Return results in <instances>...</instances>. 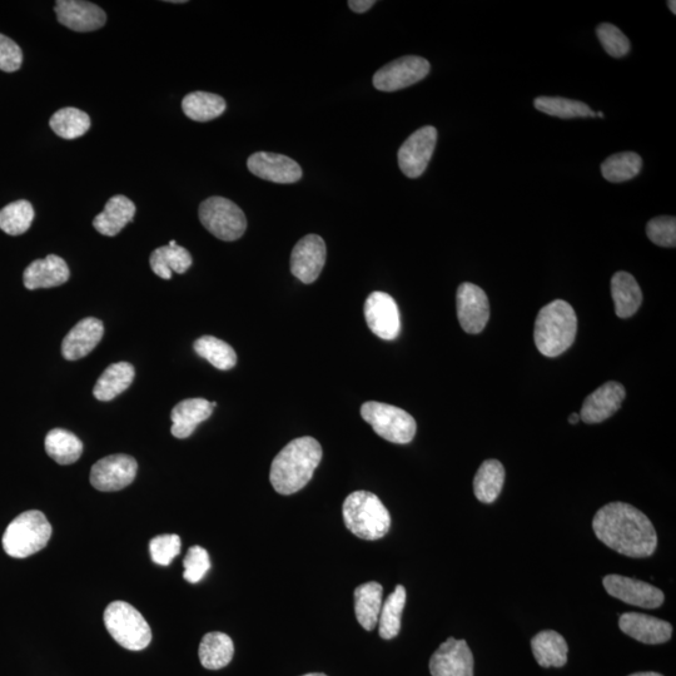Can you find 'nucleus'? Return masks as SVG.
Here are the masks:
<instances>
[{
  "mask_svg": "<svg viewBox=\"0 0 676 676\" xmlns=\"http://www.w3.org/2000/svg\"><path fill=\"white\" fill-rule=\"evenodd\" d=\"M225 99L217 94L193 92L187 94L182 101V109L186 116L196 122H210L225 113Z\"/></svg>",
  "mask_w": 676,
  "mask_h": 676,
  "instance_id": "2f4dec72",
  "label": "nucleus"
},
{
  "mask_svg": "<svg viewBox=\"0 0 676 676\" xmlns=\"http://www.w3.org/2000/svg\"><path fill=\"white\" fill-rule=\"evenodd\" d=\"M134 376L136 371L128 362L113 364L99 377L93 395L99 401H112L132 385Z\"/></svg>",
  "mask_w": 676,
  "mask_h": 676,
  "instance_id": "cd10ccee",
  "label": "nucleus"
},
{
  "mask_svg": "<svg viewBox=\"0 0 676 676\" xmlns=\"http://www.w3.org/2000/svg\"><path fill=\"white\" fill-rule=\"evenodd\" d=\"M183 566H185L183 578L191 584L200 583L211 569L210 555L201 546H192L183 560Z\"/></svg>",
  "mask_w": 676,
  "mask_h": 676,
  "instance_id": "79ce46f5",
  "label": "nucleus"
},
{
  "mask_svg": "<svg viewBox=\"0 0 676 676\" xmlns=\"http://www.w3.org/2000/svg\"><path fill=\"white\" fill-rule=\"evenodd\" d=\"M365 318L367 326L382 340L392 341L401 332L399 306L385 292H372L365 302Z\"/></svg>",
  "mask_w": 676,
  "mask_h": 676,
  "instance_id": "9b49d317",
  "label": "nucleus"
},
{
  "mask_svg": "<svg viewBox=\"0 0 676 676\" xmlns=\"http://www.w3.org/2000/svg\"><path fill=\"white\" fill-rule=\"evenodd\" d=\"M629 676H663V675L654 673V671H646V673H635Z\"/></svg>",
  "mask_w": 676,
  "mask_h": 676,
  "instance_id": "49530a36",
  "label": "nucleus"
},
{
  "mask_svg": "<svg viewBox=\"0 0 676 676\" xmlns=\"http://www.w3.org/2000/svg\"><path fill=\"white\" fill-rule=\"evenodd\" d=\"M535 108L551 117L563 119L595 117L588 104L560 97H539L535 99Z\"/></svg>",
  "mask_w": 676,
  "mask_h": 676,
  "instance_id": "58836bf2",
  "label": "nucleus"
},
{
  "mask_svg": "<svg viewBox=\"0 0 676 676\" xmlns=\"http://www.w3.org/2000/svg\"><path fill=\"white\" fill-rule=\"evenodd\" d=\"M52 525L38 510L26 511L9 524L3 535L4 551L12 558L26 559L46 548Z\"/></svg>",
  "mask_w": 676,
  "mask_h": 676,
  "instance_id": "39448f33",
  "label": "nucleus"
},
{
  "mask_svg": "<svg viewBox=\"0 0 676 676\" xmlns=\"http://www.w3.org/2000/svg\"><path fill=\"white\" fill-rule=\"evenodd\" d=\"M213 407L206 399H188L173 407L171 420L172 435L177 439H187L201 422L210 419Z\"/></svg>",
  "mask_w": 676,
  "mask_h": 676,
  "instance_id": "5701e85b",
  "label": "nucleus"
},
{
  "mask_svg": "<svg viewBox=\"0 0 676 676\" xmlns=\"http://www.w3.org/2000/svg\"><path fill=\"white\" fill-rule=\"evenodd\" d=\"M137 470V461L132 456L103 457L92 467L91 484L99 491H119L132 484L136 479Z\"/></svg>",
  "mask_w": 676,
  "mask_h": 676,
  "instance_id": "f8f14e48",
  "label": "nucleus"
},
{
  "mask_svg": "<svg viewBox=\"0 0 676 676\" xmlns=\"http://www.w3.org/2000/svg\"><path fill=\"white\" fill-rule=\"evenodd\" d=\"M374 0H350L349 7L356 13H365L374 7Z\"/></svg>",
  "mask_w": 676,
  "mask_h": 676,
  "instance_id": "a18cd8bd",
  "label": "nucleus"
},
{
  "mask_svg": "<svg viewBox=\"0 0 676 676\" xmlns=\"http://www.w3.org/2000/svg\"><path fill=\"white\" fill-rule=\"evenodd\" d=\"M601 46L614 58L625 57L630 51V42L619 28L610 23L600 24L596 29Z\"/></svg>",
  "mask_w": 676,
  "mask_h": 676,
  "instance_id": "ea45409f",
  "label": "nucleus"
},
{
  "mask_svg": "<svg viewBox=\"0 0 676 676\" xmlns=\"http://www.w3.org/2000/svg\"><path fill=\"white\" fill-rule=\"evenodd\" d=\"M505 481V469L500 461L491 459L482 462L474 480L477 500L492 504L501 494Z\"/></svg>",
  "mask_w": 676,
  "mask_h": 676,
  "instance_id": "7c9ffc66",
  "label": "nucleus"
},
{
  "mask_svg": "<svg viewBox=\"0 0 676 676\" xmlns=\"http://www.w3.org/2000/svg\"><path fill=\"white\" fill-rule=\"evenodd\" d=\"M457 318L462 330L471 335L484 331L490 318V303L481 287L462 283L457 288Z\"/></svg>",
  "mask_w": 676,
  "mask_h": 676,
  "instance_id": "ddd939ff",
  "label": "nucleus"
},
{
  "mask_svg": "<svg viewBox=\"0 0 676 676\" xmlns=\"http://www.w3.org/2000/svg\"><path fill=\"white\" fill-rule=\"evenodd\" d=\"M643 167V159L634 152L616 153L601 164V173L606 181L613 183L633 180Z\"/></svg>",
  "mask_w": 676,
  "mask_h": 676,
  "instance_id": "e433bc0d",
  "label": "nucleus"
},
{
  "mask_svg": "<svg viewBox=\"0 0 676 676\" xmlns=\"http://www.w3.org/2000/svg\"><path fill=\"white\" fill-rule=\"evenodd\" d=\"M58 22L74 32H94L107 22L106 13L101 7L82 0H58L56 7Z\"/></svg>",
  "mask_w": 676,
  "mask_h": 676,
  "instance_id": "a211bd4d",
  "label": "nucleus"
},
{
  "mask_svg": "<svg viewBox=\"0 0 676 676\" xmlns=\"http://www.w3.org/2000/svg\"><path fill=\"white\" fill-rule=\"evenodd\" d=\"M361 416L377 435L392 444H409L416 435L414 417L400 407L370 401L362 405Z\"/></svg>",
  "mask_w": 676,
  "mask_h": 676,
  "instance_id": "0eeeda50",
  "label": "nucleus"
},
{
  "mask_svg": "<svg viewBox=\"0 0 676 676\" xmlns=\"http://www.w3.org/2000/svg\"><path fill=\"white\" fill-rule=\"evenodd\" d=\"M247 167L256 177L278 185H291L302 178L300 164L282 154L257 152L248 158Z\"/></svg>",
  "mask_w": 676,
  "mask_h": 676,
  "instance_id": "f3484780",
  "label": "nucleus"
},
{
  "mask_svg": "<svg viewBox=\"0 0 676 676\" xmlns=\"http://www.w3.org/2000/svg\"><path fill=\"white\" fill-rule=\"evenodd\" d=\"M536 661L543 668H561L568 663L569 646L554 630L541 631L531 640Z\"/></svg>",
  "mask_w": 676,
  "mask_h": 676,
  "instance_id": "393cba45",
  "label": "nucleus"
},
{
  "mask_svg": "<svg viewBox=\"0 0 676 676\" xmlns=\"http://www.w3.org/2000/svg\"><path fill=\"white\" fill-rule=\"evenodd\" d=\"M432 676H474V655L465 640L449 638L431 656Z\"/></svg>",
  "mask_w": 676,
  "mask_h": 676,
  "instance_id": "dca6fc26",
  "label": "nucleus"
},
{
  "mask_svg": "<svg viewBox=\"0 0 676 676\" xmlns=\"http://www.w3.org/2000/svg\"><path fill=\"white\" fill-rule=\"evenodd\" d=\"M196 354L210 362L212 366L221 371L233 369L237 364L235 350L225 341L213 336H202L195 342Z\"/></svg>",
  "mask_w": 676,
  "mask_h": 676,
  "instance_id": "c9c22d12",
  "label": "nucleus"
},
{
  "mask_svg": "<svg viewBox=\"0 0 676 676\" xmlns=\"http://www.w3.org/2000/svg\"><path fill=\"white\" fill-rule=\"evenodd\" d=\"M580 421V415L579 414H573L569 416V422L570 424L576 425Z\"/></svg>",
  "mask_w": 676,
  "mask_h": 676,
  "instance_id": "de8ad7c7",
  "label": "nucleus"
},
{
  "mask_svg": "<svg viewBox=\"0 0 676 676\" xmlns=\"http://www.w3.org/2000/svg\"><path fill=\"white\" fill-rule=\"evenodd\" d=\"M604 588L615 599L639 608L655 609L664 604V593L644 581L608 575L603 580Z\"/></svg>",
  "mask_w": 676,
  "mask_h": 676,
  "instance_id": "4468645a",
  "label": "nucleus"
},
{
  "mask_svg": "<svg viewBox=\"0 0 676 676\" xmlns=\"http://www.w3.org/2000/svg\"><path fill=\"white\" fill-rule=\"evenodd\" d=\"M430 63L425 58L406 56L386 64L374 76L377 91L396 92L419 83L430 73Z\"/></svg>",
  "mask_w": 676,
  "mask_h": 676,
  "instance_id": "1a4fd4ad",
  "label": "nucleus"
},
{
  "mask_svg": "<svg viewBox=\"0 0 676 676\" xmlns=\"http://www.w3.org/2000/svg\"><path fill=\"white\" fill-rule=\"evenodd\" d=\"M668 6L670 8V11L673 12L674 14H676V8H675L676 3L674 2V0H673V2H668Z\"/></svg>",
  "mask_w": 676,
  "mask_h": 676,
  "instance_id": "09e8293b",
  "label": "nucleus"
},
{
  "mask_svg": "<svg viewBox=\"0 0 676 676\" xmlns=\"http://www.w3.org/2000/svg\"><path fill=\"white\" fill-rule=\"evenodd\" d=\"M384 588L376 581L362 584L355 590V613L359 624L367 631H372L379 624Z\"/></svg>",
  "mask_w": 676,
  "mask_h": 676,
  "instance_id": "bb28decb",
  "label": "nucleus"
},
{
  "mask_svg": "<svg viewBox=\"0 0 676 676\" xmlns=\"http://www.w3.org/2000/svg\"><path fill=\"white\" fill-rule=\"evenodd\" d=\"M611 296L615 312L620 318H629L638 312L643 302V292L634 276L628 272L615 273L611 278Z\"/></svg>",
  "mask_w": 676,
  "mask_h": 676,
  "instance_id": "a878e982",
  "label": "nucleus"
},
{
  "mask_svg": "<svg viewBox=\"0 0 676 676\" xmlns=\"http://www.w3.org/2000/svg\"><path fill=\"white\" fill-rule=\"evenodd\" d=\"M137 208L126 196H113L102 213L93 221V227L103 236L114 237L133 221Z\"/></svg>",
  "mask_w": 676,
  "mask_h": 676,
  "instance_id": "b1692460",
  "label": "nucleus"
},
{
  "mask_svg": "<svg viewBox=\"0 0 676 676\" xmlns=\"http://www.w3.org/2000/svg\"><path fill=\"white\" fill-rule=\"evenodd\" d=\"M619 628L630 638L650 645L664 644L673 635V626L666 621L639 613L621 615Z\"/></svg>",
  "mask_w": 676,
  "mask_h": 676,
  "instance_id": "aec40b11",
  "label": "nucleus"
},
{
  "mask_svg": "<svg viewBox=\"0 0 676 676\" xmlns=\"http://www.w3.org/2000/svg\"><path fill=\"white\" fill-rule=\"evenodd\" d=\"M49 456L59 465H71L83 454L82 441L72 432L54 429L48 432L44 441Z\"/></svg>",
  "mask_w": 676,
  "mask_h": 676,
  "instance_id": "473e14b6",
  "label": "nucleus"
},
{
  "mask_svg": "<svg viewBox=\"0 0 676 676\" xmlns=\"http://www.w3.org/2000/svg\"><path fill=\"white\" fill-rule=\"evenodd\" d=\"M302 676H327V675L321 674V673H311V674H306V675H302Z\"/></svg>",
  "mask_w": 676,
  "mask_h": 676,
  "instance_id": "8fccbe9b",
  "label": "nucleus"
},
{
  "mask_svg": "<svg viewBox=\"0 0 676 676\" xmlns=\"http://www.w3.org/2000/svg\"><path fill=\"white\" fill-rule=\"evenodd\" d=\"M578 317L568 302L555 300L541 308L535 322V345L540 354L558 357L574 344Z\"/></svg>",
  "mask_w": 676,
  "mask_h": 676,
  "instance_id": "7ed1b4c3",
  "label": "nucleus"
},
{
  "mask_svg": "<svg viewBox=\"0 0 676 676\" xmlns=\"http://www.w3.org/2000/svg\"><path fill=\"white\" fill-rule=\"evenodd\" d=\"M104 335V326L101 320L87 317L79 321L76 326L64 337L62 355L68 361L83 359L96 349Z\"/></svg>",
  "mask_w": 676,
  "mask_h": 676,
  "instance_id": "412c9836",
  "label": "nucleus"
},
{
  "mask_svg": "<svg viewBox=\"0 0 676 676\" xmlns=\"http://www.w3.org/2000/svg\"><path fill=\"white\" fill-rule=\"evenodd\" d=\"M152 271L163 280H171L172 272L183 275L192 266L191 253L181 246H163L152 252L149 258Z\"/></svg>",
  "mask_w": 676,
  "mask_h": 676,
  "instance_id": "c756f323",
  "label": "nucleus"
},
{
  "mask_svg": "<svg viewBox=\"0 0 676 676\" xmlns=\"http://www.w3.org/2000/svg\"><path fill=\"white\" fill-rule=\"evenodd\" d=\"M596 116H598V117H600V118H604V113H603V112H599L598 114H596Z\"/></svg>",
  "mask_w": 676,
  "mask_h": 676,
  "instance_id": "603ef678",
  "label": "nucleus"
},
{
  "mask_svg": "<svg viewBox=\"0 0 676 676\" xmlns=\"http://www.w3.org/2000/svg\"><path fill=\"white\" fill-rule=\"evenodd\" d=\"M625 396L624 386L619 382H606L593 394L586 397L579 414L580 420H583L586 424H600V422L608 420L616 411L620 410Z\"/></svg>",
  "mask_w": 676,
  "mask_h": 676,
  "instance_id": "6ab92c4d",
  "label": "nucleus"
},
{
  "mask_svg": "<svg viewBox=\"0 0 676 676\" xmlns=\"http://www.w3.org/2000/svg\"><path fill=\"white\" fill-rule=\"evenodd\" d=\"M52 131L64 139H76L84 136L91 128V118L81 109L67 107L59 109L49 121Z\"/></svg>",
  "mask_w": 676,
  "mask_h": 676,
  "instance_id": "72a5a7b5",
  "label": "nucleus"
},
{
  "mask_svg": "<svg viewBox=\"0 0 676 676\" xmlns=\"http://www.w3.org/2000/svg\"><path fill=\"white\" fill-rule=\"evenodd\" d=\"M326 243L320 236L308 235L297 242L291 253L292 275L306 285L320 277L326 263Z\"/></svg>",
  "mask_w": 676,
  "mask_h": 676,
  "instance_id": "2eb2a0df",
  "label": "nucleus"
},
{
  "mask_svg": "<svg viewBox=\"0 0 676 676\" xmlns=\"http://www.w3.org/2000/svg\"><path fill=\"white\" fill-rule=\"evenodd\" d=\"M235 654V645L225 633L212 631L203 636L201 641L200 655L201 664L208 670H220L231 663Z\"/></svg>",
  "mask_w": 676,
  "mask_h": 676,
  "instance_id": "c85d7f7f",
  "label": "nucleus"
},
{
  "mask_svg": "<svg viewBox=\"0 0 676 676\" xmlns=\"http://www.w3.org/2000/svg\"><path fill=\"white\" fill-rule=\"evenodd\" d=\"M23 52L13 39L0 34V71L13 73L21 69Z\"/></svg>",
  "mask_w": 676,
  "mask_h": 676,
  "instance_id": "c03bdc74",
  "label": "nucleus"
},
{
  "mask_svg": "<svg viewBox=\"0 0 676 676\" xmlns=\"http://www.w3.org/2000/svg\"><path fill=\"white\" fill-rule=\"evenodd\" d=\"M149 553L154 564L168 566L181 553V538L178 535H159L149 543Z\"/></svg>",
  "mask_w": 676,
  "mask_h": 676,
  "instance_id": "a19ab883",
  "label": "nucleus"
},
{
  "mask_svg": "<svg viewBox=\"0 0 676 676\" xmlns=\"http://www.w3.org/2000/svg\"><path fill=\"white\" fill-rule=\"evenodd\" d=\"M168 245H169V246H176V245H177V242H176V241H171V242L168 243Z\"/></svg>",
  "mask_w": 676,
  "mask_h": 676,
  "instance_id": "3c124183",
  "label": "nucleus"
},
{
  "mask_svg": "<svg viewBox=\"0 0 676 676\" xmlns=\"http://www.w3.org/2000/svg\"><path fill=\"white\" fill-rule=\"evenodd\" d=\"M437 143V129L426 126L412 133L399 149V166L404 175L409 178H419L424 175L427 166L434 154Z\"/></svg>",
  "mask_w": 676,
  "mask_h": 676,
  "instance_id": "9d476101",
  "label": "nucleus"
},
{
  "mask_svg": "<svg viewBox=\"0 0 676 676\" xmlns=\"http://www.w3.org/2000/svg\"><path fill=\"white\" fill-rule=\"evenodd\" d=\"M71 272L62 257L49 255L43 260L31 263L24 271L23 282L28 290L52 288L64 285L69 280Z\"/></svg>",
  "mask_w": 676,
  "mask_h": 676,
  "instance_id": "4be33fe9",
  "label": "nucleus"
},
{
  "mask_svg": "<svg viewBox=\"0 0 676 676\" xmlns=\"http://www.w3.org/2000/svg\"><path fill=\"white\" fill-rule=\"evenodd\" d=\"M34 220V208L26 200L9 203L0 210V230L9 236H21L31 228Z\"/></svg>",
  "mask_w": 676,
  "mask_h": 676,
  "instance_id": "4c0bfd02",
  "label": "nucleus"
},
{
  "mask_svg": "<svg viewBox=\"0 0 676 676\" xmlns=\"http://www.w3.org/2000/svg\"><path fill=\"white\" fill-rule=\"evenodd\" d=\"M346 528L362 540L384 538L391 528V516L386 506L369 491H356L346 497L342 506Z\"/></svg>",
  "mask_w": 676,
  "mask_h": 676,
  "instance_id": "20e7f679",
  "label": "nucleus"
},
{
  "mask_svg": "<svg viewBox=\"0 0 676 676\" xmlns=\"http://www.w3.org/2000/svg\"><path fill=\"white\" fill-rule=\"evenodd\" d=\"M198 215L203 227L221 241L240 240L247 230L245 213L227 198H208L201 203Z\"/></svg>",
  "mask_w": 676,
  "mask_h": 676,
  "instance_id": "6e6552de",
  "label": "nucleus"
},
{
  "mask_svg": "<svg viewBox=\"0 0 676 676\" xmlns=\"http://www.w3.org/2000/svg\"><path fill=\"white\" fill-rule=\"evenodd\" d=\"M104 625L117 643L124 649L141 651L152 640L151 626L131 604L114 601L104 611Z\"/></svg>",
  "mask_w": 676,
  "mask_h": 676,
  "instance_id": "423d86ee",
  "label": "nucleus"
},
{
  "mask_svg": "<svg viewBox=\"0 0 676 676\" xmlns=\"http://www.w3.org/2000/svg\"><path fill=\"white\" fill-rule=\"evenodd\" d=\"M646 235L649 240L660 247H675L676 245V218L659 216L653 218L646 226Z\"/></svg>",
  "mask_w": 676,
  "mask_h": 676,
  "instance_id": "37998d69",
  "label": "nucleus"
},
{
  "mask_svg": "<svg viewBox=\"0 0 676 676\" xmlns=\"http://www.w3.org/2000/svg\"><path fill=\"white\" fill-rule=\"evenodd\" d=\"M322 447L313 437L295 439L272 461L270 481L281 495H292L311 481L322 460Z\"/></svg>",
  "mask_w": 676,
  "mask_h": 676,
  "instance_id": "f03ea898",
  "label": "nucleus"
},
{
  "mask_svg": "<svg viewBox=\"0 0 676 676\" xmlns=\"http://www.w3.org/2000/svg\"><path fill=\"white\" fill-rule=\"evenodd\" d=\"M593 529L601 543L629 558H649L658 546V535L648 516L625 502L601 507L594 516Z\"/></svg>",
  "mask_w": 676,
  "mask_h": 676,
  "instance_id": "f257e3e1",
  "label": "nucleus"
},
{
  "mask_svg": "<svg viewBox=\"0 0 676 676\" xmlns=\"http://www.w3.org/2000/svg\"><path fill=\"white\" fill-rule=\"evenodd\" d=\"M406 589L397 585L394 593L382 604L379 616V633L382 639L391 640L400 634L401 616L406 604Z\"/></svg>",
  "mask_w": 676,
  "mask_h": 676,
  "instance_id": "f704fd0d",
  "label": "nucleus"
}]
</instances>
